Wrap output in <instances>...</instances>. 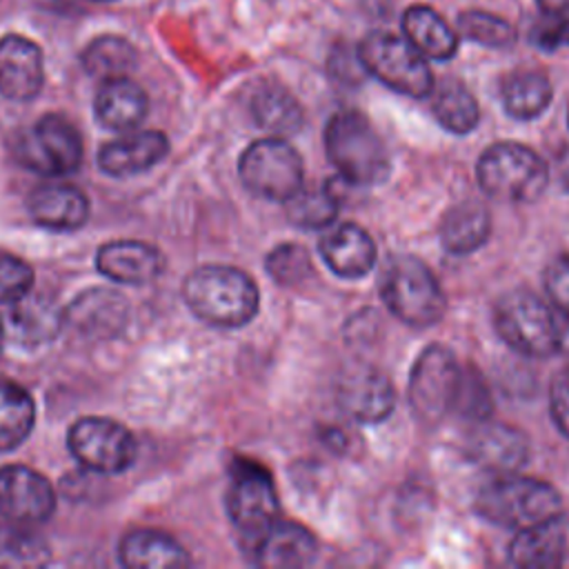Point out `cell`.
Returning a JSON list of instances; mask_svg holds the SVG:
<instances>
[{
  "label": "cell",
  "instance_id": "6da1fadb",
  "mask_svg": "<svg viewBox=\"0 0 569 569\" xmlns=\"http://www.w3.org/2000/svg\"><path fill=\"white\" fill-rule=\"evenodd\" d=\"M182 296L200 320L216 327H242L258 313L260 293L256 282L240 269L207 264L191 271Z\"/></svg>",
  "mask_w": 569,
  "mask_h": 569
},
{
  "label": "cell",
  "instance_id": "7a4b0ae2",
  "mask_svg": "<svg viewBox=\"0 0 569 569\" xmlns=\"http://www.w3.org/2000/svg\"><path fill=\"white\" fill-rule=\"evenodd\" d=\"M325 149L331 164L349 184H380L391 171L382 138L358 111L345 109L329 118L325 127Z\"/></svg>",
  "mask_w": 569,
  "mask_h": 569
},
{
  "label": "cell",
  "instance_id": "3957f363",
  "mask_svg": "<svg viewBox=\"0 0 569 569\" xmlns=\"http://www.w3.org/2000/svg\"><path fill=\"white\" fill-rule=\"evenodd\" d=\"M380 296L387 309L409 327H431L447 309L438 278L413 256H393L380 276Z\"/></svg>",
  "mask_w": 569,
  "mask_h": 569
},
{
  "label": "cell",
  "instance_id": "277c9868",
  "mask_svg": "<svg viewBox=\"0 0 569 569\" xmlns=\"http://www.w3.org/2000/svg\"><path fill=\"white\" fill-rule=\"evenodd\" d=\"M476 507L482 518L520 531L556 518L560 513V493L538 478L498 473L480 489Z\"/></svg>",
  "mask_w": 569,
  "mask_h": 569
},
{
  "label": "cell",
  "instance_id": "5b68a950",
  "mask_svg": "<svg viewBox=\"0 0 569 569\" xmlns=\"http://www.w3.org/2000/svg\"><path fill=\"white\" fill-rule=\"evenodd\" d=\"M480 189L500 202H531L549 180L547 162L518 142L491 144L476 167Z\"/></svg>",
  "mask_w": 569,
  "mask_h": 569
},
{
  "label": "cell",
  "instance_id": "8992f818",
  "mask_svg": "<svg viewBox=\"0 0 569 569\" xmlns=\"http://www.w3.org/2000/svg\"><path fill=\"white\" fill-rule=\"evenodd\" d=\"M356 58L367 73L402 96L425 98L433 89L427 58L405 36L373 31L358 44Z\"/></svg>",
  "mask_w": 569,
  "mask_h": 569
},
{
  "label": "cell",
  "instance_id": "52a82bcc",
  "mask_svg": "<svg viewBox=\"0 0 569 569\" xmlns=\"http://www.w3.org/2000/svg\"><path fill=\"white\" fill-rule=\"evenodd\" d=\"M558 316L536 293L516 289L502 296L493 309L498 336L518 353L547 358L556 353Z\"/></svg>",
  "mask_w": 569,
  "mask_h": 569
},
{
  "label": "cell",
  "instance_id": "ba28073f",
  "mask_svg": "<svg viewBox=\"0 0 569 569\" xmlns=\"http://www.w3.org/2000/svg\"><path fill=\"white\" fill-rule=\"evenodd\" d=\"M238 173L253 196L276 202H287L305 184L300 153L282 138L249 144L240 156Z\"/></svg>",
  "mask_w": 569,
  "mask_h": 569
},
{
  "label": "cell",
  "instance_id": "9c48e42d",
  "mask_svg": "<svg viewBox=\"0 0 569 569\" xmlns=\"http://www.w3.org/2000/svg\"><path fill=\"white\" fill-rule=\"evenodd\" d=\"M227 511L247 549L278 520V496L271 476L251 462H236L227 489Z\"/></svg>",
  "mask_w": 569,
  "mask_h": 569
},
{
  "label": "cell",
  "instance_id": "30bf717a",
  "mask_svg": "<svg viewBox=\"0 0 569 569\" xmlns=\"http://www.w3.org/2000/svg\"><path fill=\"white\" fill-rule=\"evenodd\" d=\"M71 456L89 471L122 473L136 460V440L127 427L111 418L87 416L71 425L69 436Z\"/></svg>",
  "mask_w": 569,
  "mask_h": 569
},
{
  "label": "cell",
  "instance_id": "8fae6325",
  "mask_svg": "<svg viewBox=\"0 0 569 569\" xmlns=\"http://www.w3.org/2000/svg\"><path fill=\"white\" fill-rule=\"evenodd\" d=\"M18 160L47 178L67 176L80 167L82 138L67 118L47 113L20 138Z\"/></svg>",
  "mask_w": 569,
  "mask_h": 569
},
{
  "label": "cell",
  "instance_id": "7c38bea8",
  "mask_svg": "<svg viewBox=\"0 0 569 569\" xmlns=\"http://www.w3.org/2000/svg\"><path fill=\"white\" fill-rule=\"evenodd\" d=\"M460 367L442 345H429L416 360L409 378V402L422 422H440L453 411Z\"/></svg>",
  "mask_w": 569,
  "mask_h": 569
},
{
  "label": "cell",
  "instance_id": "4fadbf2b",
  "mask_svg": "<svg viewBox=\"0 0 569 569\" xmlns=\"http://www.w3.org/2000/svg\"><path fill=\"white\" fill-rule=\"evenodd\" d=\"M56 509L49 480L31 467L7 465L0 469V516L13 525H38Z\"/></svg>",
  "mask_w": 569,
  "mask_h": 569
},
{
  "label": "cell",
  "instance_id": "5bb4252c",
  "mask_svg": "<svg viewBox=\"0 0 569 569\" xmlns=\"http://www.w3.org/2000/svg\"><path fill=\"white\" fill-rule=\"evenodd\" d=\"M44 82L40 47L18 33L0 38V93L9 100H31Z\"/></svg>",
  "mask_w": 569,
  "mask_h": 569
},
{
  "label": "cell",
  "instance_id": "9a60e30c",
  "mask_svg": "<svg viewBox=\"0 0 569 569\" xmlns=\"http://www.w3.org/2000/svg\"><path fill=\"white\" fill-rule=\"evenodd\" d=\"M338 402L356 422L373 425L391 413L396 393L385 373L371 367H360L342 378L338 387Z\"/></svg>",
  "mask_w": 569,
  "mask_h": 569
},
{
  "label": "cell",
  "instance_id": "2e32d148",
  "mask_svg": "<svg viewBox=\"0 0 569 569\" xmlns=\"http://www.w3.org/2000/svg\"><path fill=\"white\" fill-rule=\"evenodd\" d=\"M318 253L336 276L349 280L369 273L378 258L371 236L353 222L329 229L318 242Z\"/></svg>",
  "mask_w": 569,
  "mask_h": 569
},
{
  "label": "cell",
  "instance_id": "e0dca14e",
  "mask_svg": "<svg viewBox=\"0 0 569 569\" xmlns=\"http://www.w3.org/2000/svg\"><path fill=\"white\" fill-rule=\"evenodd\" d=\"M96 264L102 276L122 284H147L162 271V253L140 240H113L98 249Z\"/></svg>",
  "mask_w": 569,
  "mask_h": 569
},
{
  "label": "cell",
  "instance_id": "ac0fdd59",
  "mask_svg": "<svg viewBox=\"0 0 569 569\" xmlns=\"http://www.w3.org/2000/svg\"><path fill=\"white\" fill-rule=\"evenodd\" d=\"M476 429L469 436V456L489 471L513 473L522 467L529 456L527 438L507 425L500 422H476Z\"/></svg>",
  "mask_w": 569,
  "mask_h": 569
},
{
  "label": "cell",
  "instance_id": "d6986e66",
  "mask_svg": "<svg viewBox=\"0 0 569 569\" xmlns=\"http://www.w3.org/2000/svg\"><path fill=\"white\" fill-rule=\"evenodd\" d=\"M569 553V525L560 516L520 529L509 545V560L525 569L560 567Z\"/></svg>",
  "mask_w": 569,
  "mask_h": 569
},
{
  "label": "cell",
  "instance_id": "ffe728a7",
  "mask_svg": "<svg viewBox=\"0 0 569 569\" xmlns=\"http://www.w3.org/2000/svg\"><path fill=\"white\" fill-rule=\"evenodd\" d=\"M36 224L51 231H73L89 218V200L84 193L64 182H47L31 191L27 200Z\"/></svg>",
  "mask_w": 569,
  "mask_h": 569
},
{
  "label": "cell",
  "instance_id": "44dd1931",
  "mask_svg": "<svg viewBox=\"0 0 569 569\" xmlns=\"http://www.w3.org/2000/svg\"><path fill=\"white\" fill-rule=\"evenodd\" d=\"M169 151V140L162 131H138L113 142H107L98 151V164L104 173L127 178L156 167Z\"/></svg>",
  "mask_w": 569,
  "mask_h": 569
},
{
  "label": "cell",
  "instance_id": "7402d4cb",
  "mask_svg": "<svg viewBox=\"0 0 569 569\" xmlns=\"http://www.w3.org/2000/svg\"><path fill=\"white\" fill-rule=\"evenodd\" d=\"M316 538L311 531L296 522L276 520L249 549L253 560L262 567L298 569L307 567L316 558Z\"/></svg>",
  "mask_w": 569,
  "mask_h": 569
},
{
  "label": "cell",
  "instance_id": "603a6c76",
  "mask_svg": "<svg viewBox=\"0 0 569 569\" xmlns=\"http://www.w3.org/2000/svg\"><path fill=\"white\" fill-rule=\"evenodd\" d=\"M93 111L102 127L113 131H129L144 120L147 96L127 76L109 78V80H102L96 93Z\"/></svg>",
  "mask_w": 569,
  "mask_h": 569
},
{
  "label": "cell",
  "instance_id": "cb8c5ba5",
  "mask_svg": "<svg viewBox=\"0 0 569 569\" xmlns=\"http://www.w3.org/2000/svg\"><path fill=\"white\" fill-rule=\"evenodd\" d=\"M64 320L89 336H116L127 325V305L111 289H91L71 302Z\"/></svg>",
  "mask_w": 569,
  "mask_h": 569
},
{
  "label": "cell",
  "instance_id": "d4e9b609",
  "mask_svg": "<svg viewBox=\"0 0 569 569\" xmlns=\"http://www.w3.org/2000/svg\"><path fill=\"white\" fill-rule=\"evenodd\" d=\"M402 33L427 60H449L458 51L453 27L427 4H411L402 13Z\"/></svg>",
  "mask_w": 569,
  "mask_h": 569
},
{
  "label": "cell",
  "instance_id": "484cf974",
  "mask_svg": "<svg viewBox=\"0 0 569 569\" xmlns=\"http://www.w3.org/2000/svg\"><path fill=\"white\" fill-rule=\"evenodd\" d=\"M120 562L131 569L187 567V551L171 536L156 529H138L122 538L118 549Z\"/></svg>",
  "mask_w": 569,
  "mask_h": 569
},
{
  "label": "cell",
  "instance_id": "4316f807",
  "mask_svg": "<svg viewBox=\"0 0 569 569\" xmlns=\"http://www.w3.org/2000/svg\"><path fill=\"white\" fill-rule=\"evenodd\" d=\"M491 220L487 209L476 200L453 204L440 224V242L449 253L462 256L480 249L489 238Z\"/></svg>",
  "mask_w": 569,
  "mask_h": 569
},
{
  "label": "cell",
  "instance_id": "83f0119b",
  "mask_svg": "<svg viewBox=\"0 0 569 569\" xmlns=\"http://www.w3.org/2000/svg\"><path fill=\"white\" fill-rule=\"evenodd\" d=\"M551 82L542 71L520 69L505 78L500 100L505 111L516 120L538 118L551 102Z\"/></svg>",
  "mask_w": 569,
  "mask_h": 569
},
{
  "label": "cell",
  "instance_id": "f1b7e54d",
  "mask_svg": "<svg viewBox=\"0 0 569 569\" xmlns=\"http://www.w3.org/2000/svg\"><path fill=\"white\" fill-rule=\"evenodd\" d=\"M62 322L64 316L53 307V302L42 296H33L31 291L9 305V329L20 342L38 345L51 340Z\"/></svg>",
  "mask_w": 569,
  "mask_h": 569
},
{
  "label": "cell",
  "instance_id": "f546056e",
  "mask_svg": "<svg viewBox=\"0 0 569 569\" xmlns=\"http://www.w3.org/2000/svg\"><path fill=\"white\" fill-rule=\"evenodd\" d=\"M431 111L440 127L451 133H469L476 129L480 109L473 93L460 80H442L431 89Z\"/></svg>",
  "mask_w": 569,
  "mask_h": 569
},
{
  "label": "cell",
  "instance_id": "4dcf8cb0",
  "mask_svg": "<svg viewBox=\"0 0 569 569\" xmlns=\"http://www.w3.org/2000/svg\"><path fill=\"white\" fill-rule=\"evenodd\" d=\"M33 398L16 382L0 380V451L18 447L33 429Z\"/></svg>",
  "mask_w": 569,
  "mask_h": 569
},
{
  "label": "cell",
  "instance_id": "1f68e13d",
  "mask_svg": "<svg viewBox=\"0 0 569 569\" xmlns=\"http://www.w3.org/2000/svg\"><path fill=\"white\" fill-rule=\"evenodd\" d=\"M251 113L262 129L276 136L293 133L302 124V109L298 100L282 87H264L256 91L251 100Z\"/></svg>",
  "mask_w": 569,
  "mask_h": 569
},
{
  "label": "cell",
  "instance_id": "d6a6232c",
  "mask_svg": "<svg viewBox=\"0 0 569 569\" xmlns=\"http://www.w3.org/2000/svg\"><path fill=\"white\" fill-rule=\"evenodd\" d=\"M284 204L287 218L300 229H327L338 216V196L329 184H302Z\"/></svg>",
  "mask_w": 569,
  "mask_h": 569
},
{
  "label": "cell",
  "instance_id": "836d02e7",
  "mask_svg": "<svg viewBox=\"0 0 569 569\" xmlns=\"http://www.w3.org/2000/svg\"><path fill=\"white\" fill-rule=\"evenodd\" d=\"M82 64L87 73L102 80L127 76L136 67V49L120 36H100L87 44Z\"/></svg>",
  "mask_w": 569,
  "mask_h": 569
},
{
  "label": "cell",
  "instance_id": "e575fe53",
  "mask_svg": "<svg viewBox=\"0 0 569 569\" xmlns=\"http://www.w3.org/2000/svg\"><path fill=\"white\" fill-rule=\"evenodd\" d=\"M47 562V547L22 525H0V567H33Z\"/></svg>",
  "mask_w": 569,
  "mask_h": 569
},
{
  "label": "cell",
  "instance_id": "d590c367",
  "mask_svg": "<svg viewBox=\"0 0 569 569\" xmlns=\"http://www.w3.org/2000/svg\"><path fill=\"white\" fill-rule=\"evenodd\" d=\"M458 29L462 36L469 40L482 44V47H511L516 40V29L500 16L480 11V9H469L458 16Z\"/></svg>",
  "mask_w": 569,
  "mask_h": 569
},
{
  "label": "cell",
  "instance_id": "8d00e7d4",
  "mask_svg": "<svg viewBox=\"0 0 569 569\" xmlns=\"http://www.w3.org/2000/svg\"><path fill=\"white\" fill-rule=\"evenodd\" d=\"M489 411H491V393H489L487 382L482 380V376L476 369H471V367L462 369L451 413H458L465 420H469L471 425H476V422L487 420Z\"/></svg>",
  "mask_w": 569,
  "mask_h": 569
},
{
  "label": "cell",
  "instance_id": "74e56055",
  "mask_svg": "<svg viewBox=\"0 0 569 569\" xmlns=\"http://www.w3.org/2000/svg\"><path fill=\"white\" fill-rule=\"evenodd\" d=\"M267 273L278 284H284V287L300 284L311 273V258H309L307 249L300 244H293V242L278 244L267 256Z\"/></svg>",
  "mask_w": 569,
  "mask_h": 569
},
{
  "label": "cell",
  "instance_id": "f35d334b",
  "mask_svg": "<svg viewBox=\"0 0 569 569\" xmlns=\"http://www.w3.org/2000/svg\"><path fill=\"white\" fill-rule=\"evenodd\" d=\"M33 271L31 267L7 251H0V307H9L31 291Z\"/></svg>",
  "mask_w": 569,
  "mask_h": 569
},
{
  "label": "cell",
  "instance_id": "ab89813d",
  "mask_svg": "<svg viewBox=\"0 0 569 569\" xmlns=\"http://www.w3.org/2000/svg\"><path fill=\"white\" fill-rule=\"evenodd\" d=\"M529 42L540 51H558L569 47V18L540 16L529 29Z\"/></svg>",
  "mask_w": 569,
  "mask_h": 569
},
{
  "label": "cell",
  "instance_id": "60d3db41",
  "mask_svg": "<svg viewBox=\"0 0 569 569\" xmlns=\"http://www.w3.org/2000/svg\"><path fill=\"white\" fill-rule=\"evenodd\" d=\"M545 291L558 313L569 316V253L558 256L545 271Z\"/></svg>",
  "mask_w": 569,
  "mask_h": 569
},
{
  "label": "cell",
  "instance_id": "b9f144b4",
  "mask_svg": "<svg viewBox=\"0 0 569 569\" xmlns=\"http://www.w3.org/2000/svg\"><path fill=\"white\" fill-rule=\"evenodd\" d=\"M549 409L558 431L569 438V367L558 371L549 387Z\"/></svg>",
  "mask_w": 569,
  "mask_h": 569
},
{
  "label": "cell",
  "instance_id": "7bdbcfd3",
  "mask_svg": "<svg viewBox=\"0 0 569 569\" xmlns=\"http://www.w3.org/2000/svg\"><path fill=\"white\" fill-rule=\"evenodd\" d=\"M556 351L569 356V316L560 313L556 322Z\"/></svg>",
  "mask_w": 569,
  "mask_h": 569
},
{
  "label": "cell",
  "instance_id": "ee69618b",
  "mask_svg": "<svg viewBox=\"0 0 569 569\" xmlns=\"http://www.w3.org/2000/svg\"><path fill=\"white\" fill-rule=\"evenodd\" d=\"M540 7V13L545 16H560L569 18V0H536Z\"/></svg>",
  "mask_w": 569,
  "mask_h": 569
},
{
  "label": "cell",
  "instance_id": "f6af8a7d",
  "mask_svg": "<svg viewBox=\"0 0 569 569\" xmlns=\"http://www.w3.org/2000/svg\"><path fill=\"white\" fill-rule=\"evenodd\" d=\"M556 167H558V178H560L562 187L569 189V144L558 153Z\"/></svg>",
  "mask_w": 569,
  "mask_h": 569
},
{
  "label": "cell",
  "instance_id": "bcb514c9",
  "mask_svg": "<svg viewBox=\"0 0 569 569\" xmlns=\"http://www.w3.org/2000/svg\"><path fill=\"white\" fill-rule=\"evenodd\" d=\"M0 345H2V322H0Z\"/></svg>",
  "mask_w": 569,
  "mask_h": 569
},
{
  "label": "cell",
  "instance_id": "7dc6e473",
  "mask_svg": "<svg viewBox=\"0 0 569 569\" xmlns=\"http://www.w3.org/2000/svg\"><path fill=\"white\" fill-rule=\"evenodd\" d=\"M96 2H107V0H96Z\"/></svg>",
  "mask_w": 569,
  "mask_h": 569
}]
</instances>
